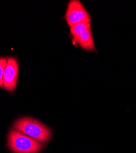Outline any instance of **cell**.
Wrapping results in <instances>:
<instances>
[{"label":"cell","instance_id":"cell-1","mask_svg":"<svg viewBox=\"0 0 136 153\" xmlns=\"http://www.w3.org/2000/svg\"><path fill=\"white\" fill-rule=\"evenodd\" d=\"M14 129L41 142H47L52 136L51 129L44 124L31 118L25 117L17 120Z\"/></svg>","mask_w":136,"mask_h":153},{"label":"cell","instance_id":"cell-2","mask_svg":"<svg viewBox=\"0 0 136 153\" xmlns=\"http://www.w3.org/2000/svg\"><path fill=\"white\" fill-rule=\"evenodd\" d=\"M7 146L14 153H38L44 146L39 142L16 130L9 133Z\"/></svg>","mask_w":136,"mask_h":153},{"label":"cell","instance_id":"cell-3","mask_svg":"<svg viewBox=\"0 0 136 153\" xmlns=\"http://www.w3.org/2000/svg\"><path fill=\"white\" fill-rule=\"evenodd\" d=\"M69 27L79 23H91L92 16L79 0H71L63 16Z\"/></svg>","mask_w":136,"mask_h":153},{"label":"cell","instance_id":"cell-4","mask_svg":"<svg viewBox=\"0 0 136 153\" xmlns=\"http://www.w3.org/2000/svg\"><path fill=\"white\" fill-rule=\"evenodd\" d=\"M19 77V63L14 57L7 59L3 75V86L8 92L15 91Z\"/></svg>","mask_w":136,"mask_h":153},{"label":"cell","instance_id":"cell-5","mask_svg":"<svg viewBox=\"0 0 136 153\" xmlns=\"http://www.w3.org/2000/svg\"><path fill=\"white\" fill-rule=\"evenodd\" d=\"M72 43L79 45L83 50L91 52H97L91 29L86 30Z\"/></svg>","mask_w":136,"mask_h":153},{"label":"cell","instance_id":"cell-6","mask_svg":"<svg viewBox=\"0 0 136 153\" xmlns=\"http://www.w3.org/2000/svg\"><path fill=\"white\" fill-rule=\"evenodd\" d=\"M69 36L72 38V41L74 42L77 38L80 36L86 30L91 29V23H79L69 27Z\"/></svg>","mask_w":136,"mask_h":153},{"label":"cell","instance_id":"cell-7","mask_svg":"<svg viewBox=\"0 0 136 153\" xmlns=\"http://www.w3.org/2000/svg\"><path fill=\"white\" fill-rule=\"evenodd\" d=\"M7 59L4 57H0V88L3 86V75L7 65Z\"/></svg>","mask_w":136,"mask_h":153}]
</instances>
